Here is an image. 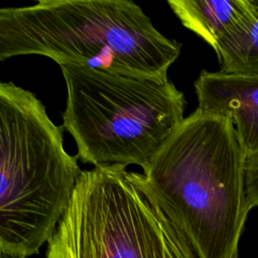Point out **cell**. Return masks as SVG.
<instances>
[{
    "instance_id": "6da1fadb",
    "label": "cell",
    "mask_w": 258,
    "mask_h": 258,
    "mask_svg": "<svg viewBox=\"0 0 258 258\" xmlns=\"http://www.w3.org/2000/svg\"><path fill=\"white\" fill-rule=\"evenodd\" d=\"M246 162L232 121L198 108L135 175L198 258H233L250 211Z\"/></svg>"
},
{
    "instance_id": "7a4b0ae2",
    "label": "cell",
    "mask_w": 258,
    "mask_h": 258,
    "mask_svg": "<svg viewBox=\"0 0 258 258\" xmlns=\"http://www.w3.org/2000/svg\"><path fill=\"white\" fill-rule=\"evenodd\" d=\"M180 47L129 0H40L0 10V60L40 54L58 66L166 82Z\"/></svg>"
},
{
    "instance_id": "3957f363",
    "label": "cell",
    "mask_w": 258,
    "mask_h": 258,
    "mask_svg": "<svg viewBox=\"0 0 258 258\" xmlns=\"http://www.w3.org/2000/svg\"><path fill=\"white\" fill-rule=\"evenodd\" d=\"M42 102L0 84V252L28 257L50 240L83 173Z\"/></svg>"
},
{
    "instance_id": "277c9868",
    "label": "cell",
    "mask_w": 258,
    "mask_h": 258,
    "mask_svg": "<svg viewBox=\"0 0 258 258\" xmlns=\"http://www.w3.org/2000/svg\"><path fill=\"white\" fill-rule=\"evenodd\" d=\"M59 68L67 86L61 127L75 139L78 157L94 167H142L184 119L185 98L170 80Z\"/></svg>"
},
{
    "instance_id": "5b68a950",
    "label": "cell",
    "mask_w": 258,
    "mask_h": 258,
    "mask_svg": "<svg viewBox=\"0 0 258 258\" xmlns=\"http://www.w3.org/2000/svg\"><path fill=\"white\" fill-rule=\"evenodd\" d=\"M46 258H198L125 166L83 170Z\"/></svg>"
},
{
    "instance_id": "8992f818",
    "label": "cell",
    "mask_w": 258,
    "mask_h": 258,
    "mask_svg": "<svg viewBox=\"0 0 258 258\" xmlns=\"http://www.w3.org/2000/svg\"><path fill=\"white\" fill-rule=\"evenodd\" d=\"M194 86L198 108L228 117L246 157L258 155V76L204 70Z\"/></svg>"
},
{
    "instance_id": "52a82bcc",
    "label": "cell",
    "mask_w": 258,
    "mask_h": 258,
    "mask_svg": "<svg viewBox=\"0 0 258 258\" xmlns=\"http://www.w3.org/2000/svg\"><path fill=\"white\" fill-rule=\"evenodd\" d=\"M181 24L213 48L250 14L253 0H168Z\"/></svg>"
},
{
    "instance_id": "ba28073f",
    "label": "cell",
    "mask_w": 258,
    "mask_h": 258,
    "mask_svg": "<svg viewBox=\"0 0 258 258\" xmlns=\"http://www.w3.org/2000/svg\"><path fill=\"white\" fill-rule=\"evenodd\" d=\"M221 72L258 76V0L247 18L215 48Z\"/></svg>"
},
{
    "instance_id": "9c48e42d",
    "label": "cell",
    "mask_w": 258,
    "mask_h": 258,
    "mask_svg": "<svg viewBox=\"0 0 258 258\" xmlns=\"http://www.w3.org/2000/svg\"><path fill=\"white\" fill-rule=\"evenodd\" d=\"M245 185L246 197L251 210L258 207V155L247 158Z\"/></svg>"
},
{
    "instance_id": "30bf717a",
    "label": "cell",
    "mask_w": 258,
    "mask_h": 258,
    "mask_svg": "<svg viewBox=\"0 0 258 258\" xmlns=\"http://www.w3.org/2000/svg\"><path fill=\"white\" fill-rule=\"evenodd\" d=\"M0 258H25V257L18 256V255H12V254H8L5 252H0Z\"/></svg>"
},
{
    "instance_id": "8fae6325",
    "label": "cell",
    "mask_w": 258,
    "mask_h": 258,
    "mask_svg": "<svg viewBox=\"0 0 258 258\" xmlns=\"http://www.w3.org/2000/svg\"><path fill=\"white\" fill-rule=\"evenodd\" d=\"M233 258H239V256H238V254H236V255H235V256H234V257H233Z\"/></svg>"
}]
</instances>
